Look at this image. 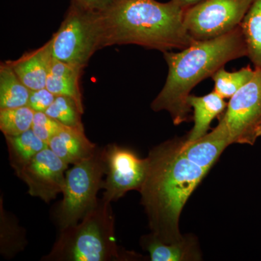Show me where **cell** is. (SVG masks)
Here are the masks:
<instances>
[{"instance_id": "277c9868", "label": "cell", "mask_w": 261, "mask_h": 261, "mask_svg": "<svg viewBox=\"0 0 261 261\" xmlns=\"http://www.w3.org/2000/svg\"><path fill=\"white\" fill-rule=\"evenodd\" d=\"M138 258L122 251L115 237V218L111 202L99 199L81 223L61 229L51 251L42 260L114 261Z\"/></svg>"}, {"instance_id": "7c38bea8", "label": "cell", "mask_w": 261, "mask_h": 261, "mask_svg": "<svg viewBox=\"0 0 261 261\" xmlns=\"http://www.w3.org/2000/svg\"><path fill=\"white\" fill-rule=\"evenodd\" d=\"M53 53L50 40L35 50L25 53L10 64L22 82L30 90L45 88Z\"/></svg>"}, {"instance_id": "7a4b0ae2", "label": "cell", "mask_w": 261, "mask_h": 261, "mask_svg": "<svg viewBox=\"0 0 261 261\" xmlns=\"http://www.w3.org/2000/svg\"><path fill=\"white\" fill-rule=\"evenodd\" d=\"M185 10L171 0H116L100 12V49L135 44L163 51L195 42L184 23Z\"/></svg>"}, {"instance_id": "d4e9b609", "label": "cell", "mask_w": 261, "mask_h": 261, "mask_svg": "<svg viewBox=\"0 0 261 261\" xmlns=\"http://www.w3.org/2000/svg\"><path fill=\"white\" fill-rule=\"evenodd\" d=\"M87 9L102 12L109 8L116 0H74Z\"/></svg>"}, {"instance_id": "4fadbf2b", "label": "cell", "mask_w": 261, "mask_h": 261, "mask_svg": "<svg viewBox=\"0 0 261 261\" xmlns=\"http://www.w3.org/2000/svg\"><path fill=\"white\" fill-rule=\"evenodd\" d=\"M48 146L68 166L90 157L98 148L95 144L87 138L84 128L65 125L49 140Z\"/></svg>"}, {"instance_id": "44dd1931", "label": "cell", "mask_w": 261, "mask_h": 261, "mask_svg": "<svg viewBox=\"0 0 261 261\" xmlns=\"http://www.w3.org/2000/svg\"><path fill=\"white\" fill-rule=\"evenodd\" d=\"M35 111L28 106L0 109V130L5 136H16L31 129Z\"/></svg>"}, {"instance_id": "d6986e66", "label": "cell", "mask_w": 261, "mask_h": 261, "mask_svg": "<svg viewBox=\"0 0 261 261\" xmlns=\"http://www.w3.org/2000/svg\"><path fill=\"white\" fill-rule=\"evenodd\" d=\"M247 56L255 68H261V0L253 3L240 24Z\"/></svg>"}, {"instance_id": "5b68a950", "label": "cell", "mask_w": 261, "mask_h": 261, "mask_svg": "<svg viewBox=\"0 0 261 261\" xmlns=\"http://www.w3.org/2000/svg\"><path fill=\"white\" fill-rule=\"evenodd\" d=\"M73 166L65 173L63 199L57 211L61 229L76 224L97 205V193L107 171L106 147L97 148L92 156Z\"/></svg>"}, {"instance_id": "e0dca14e", "label": "cell", "mask_w": 261, "mask_h": 261, "mask_svg": "<svg viewBox=\"0 0 261 261\" xmlns=\"http://www.w3.org/2000/svg\"><path fill=\"white\" fill-rule=\"evenodd\" d=\"M31 90L22 82L9 61L0 65V109L28 106Z\"/></svg>"}, {"instance_id": "484cf974", "label": "cell", "mask_w": 261, "mask_h": 261, "mask_svg": "<svg viewBox=\"0 0 261 261\" xmlns=\"http://www.w3.org/2000/svg\"><path fill=\"white\" fill-rule=\"evenodd\" d=\"M178 6L181 7L182 9L186 10L195 5L199 4L204 0H173Z\"/></svg>"}, {"instance_id": "ba28073f", "label": "cell", "mask_w": 261, "mask_h": 261, "mask_svg": "<svg viewBox=\"0 0 261 261\" xmlns=\"http://www.w3.org/2000/svg\"><path fill=\"white\" fill-rule=\"evenodd\" d=\"M219 119L232 144L253 145L261 137V68H255L252 80L230 98Z\"/></svg>"}, {"instance_id": "3957f363", "label": "cell", "mask_w": 261, "mask_h": 261, "mask_svg": "<svg viewBox=\"0 0 261 261\" xmlns=\"http://www.w3.org/2000/svg\"><path fill=\"white\" fill-rule=\"evenodd\" d=\"M247 56L240 27L232 32L204 41H195L177 53H163L168 73L162 90L151 104L154 112L166 111L176 126L189 121L190 92L202 81L212 77L228 62Z\"/></svg>"}, {"instance_id": "9a60e30c", "label": "cell", "mask_w": 261, "mask_h": 261, "mask_svg": "<svg viewBox=\"0 0 261 261\" xmlns=\"http://www.w3.org/2000/svg\"><path fill=\"white\" fill-rule=\"evenodd\" d=\"M187 102L193 109V128L185 137L190 142L197 140L208 133L211 122L217 117L221 116L227 107L224 98L215 91L201 97L190 94Z\"/></svg>"}, {"instance_id": "8992f818", "label": "cell", "mask_w": 261, "mask_h": 261, "mask_svg": "<svg viewBox=\"0 0 261 261\" xmlns=\"http://www.w3.org/2000/svg\"><path fill=\"white\" fill-rule=\"evenodd\" d=\"M100 12L71 0L61 27L51 38L53 58L85 68L100 49Z\"/></svg>"}, {"instance_id": "7402d4cb", "label": "cell", "mask_w": 261, "mask_h": 261, "mask_svg": "<svg viewBox=\"0 0 261 261\" xmlns=\"http://www.w3.org/2000/svg\"><path fill=\"white\" fill-rule=\"evenodd\" d=\"M44 113L65 126L84 128L82 122V115L84 112L71 97L56 96L54 102Z\"/></svg>"}, {"instance_id": "6da1fadb", "label": "cell", "mask_w": 261, "mask_h": 261, "mask_svg": "<svg viewBox=\"0 0 261 261\" xmlns=\"http://www.w3.org/2000/svg\"><path fill=\"white\" fill-rule=\"evenodd\" d=\"M180 144L181 139H174L149 151L139 190L151 231L166 244L183 239L178 227L182 209L208 173L181 153Z\"/></svg>"}, {"instance_id": "5bb4252c", "label": "cell", "mask_w": 261, "mask_h": 261, "mask_svg": "<svg viewBox=\"0 0 261 261\" xmlns=\"http://www.w3.org/2000/svg\"><path fill=\"white\" fill-rule=\"evenodd\" d=\"M140 243L149 252L152 261H194L202 259L197 240L190 235L184 236L177 243L166 244L151 233L142 237Z\"/></svg>"}, {"instance_id": "603a6c76", "label": "cell", "mask_w": 261, "mask_h": 261, "mask_svg": "<svg viewBox=\"0 0 261 261\" xmlns=\"http://www.w3.org/2000/svg\"><path fill=\"white\" fill-rule=\"evenodd\" d=\"M63 125L44 112H35L32 129L39 138L46 143L61 129Z\"/></svg>"}, {"instance_id": "8fae6325", "label": "cell", "mask_w": 261, "mask_h": 261, "mask_svg": "<svg viewBox=\"0 0 261 261\" xmlns=\"http://www.w3.org/2000/svg\"><path fill=\"white\" fill-rule=\"evenodd\" d=\"M227 127L219 119L218 126L195 141L181 138V153L200 167L209 171L228 145H231Z\"/></svg>"}, {"instance_id": "cb8c5ba5", "label": "cell", "mask_w": 261, "mask_h": 261, "mask_svg": "<svg viewBox=\"0 0 261 261\" xmlns=\"http://www.w3.org/2000/svg\"><path fill=\"white\" fill-rule=\"evenodd\" d=\"M56 98V95L46 87L37 90H31L28 106L35 112H45Z\"/></svg>"}, {"instance_id": "9c48e42d", "label": "cell", "mask_w": 261, "mask_h": 261, "mask_svg": "<svg viewBox=\"0 0 261 261\" xmlns=\"http://www.w3.org/2000/svg\"><path fill=\"white\" fill-rule=\"evenodd\" d=\"M107 171L103 181L102 198L112 202L132 190H140L145 180L147 159H142L132 149L110 145L106 147Z\"/></svg>"}, {"instance_id": "ac0fdd59", "label": "cell", "mask_w": 261, "mask_h": 261, "mask_svg": "<svg viewBox=\"0 0 261 261\" xmlns=\"http://www.w3.org/2000/svg\"><path fill=\"white\" fill-rule=\"evenodd\" d=\"M10 165L15 172L34 159L39 152L49 147L34 134L32 128L16 136H5Z\"/></svg>"}, {"instance_id": "30bf717a", "label": "cell", "mask_w": 261, "mask_h": 261, "mask_svg": "<svg viewBox=\"0 0 261 261\" xmlns=\"http://www.w3.org/2000/svg\"><path fill=\"white\" fill-rule=\"evenodd\" d=\"M68 166L48 147L15 173L27 184L31 196L49 202L63 193Z\"/></svg>"}, {"instance_id": "ffe728a7", "label": "cell", "mask_w": 261, "mask_h": 261, "mask_svg": "<svg viewBox=\"0 0 261 261\" xmlns=\"http://www.w3.org/2000/svg\"><path fill=\"white\" fill-rule=\"evenodd\" d=\"M254 74L255 69H252L250 65L233 72L221 68L212 76L214 91L224 99H230L252 80Z\"/></svg>"}, {"instance_id": "2e32d148", "label": "cell", "mask_w": 261, "mask_h": 261, "mask_svg": "<svg viewBox=\"0 0 261 261\" xmlns=\"http://www.w3.org/2000/svg\"><path fill=\"white\" fill-rule=\"evenodd\" d=\"M84 68L77 65L58 61L53 58L46 88L56 96H67L74 99L84 112L80 80Z\"/></svg>"}, {"instance_id": "52a82bcc", "label": "cell", "mask_w": 261, "mask_h": 261, "mask_svg": "<svg viewBox=\"0 0 261 261\" xmlns=\"http://www.w3.org/2000/svg\"><path fill=\"white\" fill-rule=\"evenodd\" d=\"M254 0H204L184 13V23L195 41L221 37L240 27Z\"/></svg>"}]
</instances>
